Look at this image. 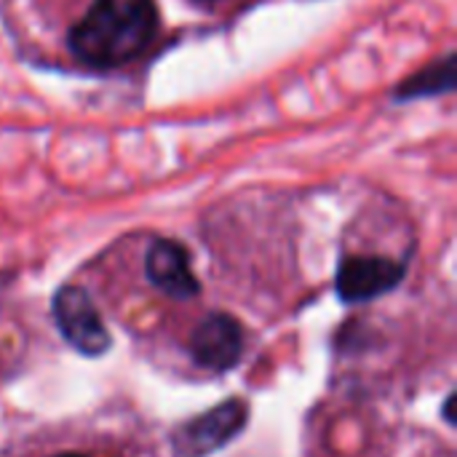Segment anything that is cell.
I'll list each match as a JSON object with an SVG mask.
<instances>
[{
  "instance_id": "1",
  "label": "cell",
  "mask_w": 457,
  "mask_h": 457,
  "mask_svg": "<svg viewBox=\"0 0 457 457\" xmlns=\"http://www.w3.org/2000/svg\"><path fill=\"white\" fill-rule=\"evenodd\" d=\"M155 29L153 0H94L70 29V51L94 67H120L150 46Z\"/></svg>"
},
{
  "instance_id": "2",
  "label": "cell",
  "mask_w": 457,
  "mask_h": 457,
  "mask_svg": "<svg viewBox=\"0 0 457 457\" xmlns=\"http://www.w3.org/2000/svg\"><path fill=\"white\" fill-rule=\"evenodd\" d=\"M54 321L62 337L88 359L104 356L112 345V337L83 287H62L54 295Z\"/></svg>"
},
{
  "instance_id": "3",
  "label": "cell",
  "mask_w": 457,
  "mask_h": 457,
  "mask_svg": "<svg viewBox=\"0 0 457 457\" xmlns=\"http://www.w3.org/2000/svg\"><path fill=\"white\" fill-rule=\"evenodd\" d=\"M249 407L241 399H230L193 420H187L177 431V450L185 457H206L220 447L230 445L246 426Z\"/></svg>"
},
{
  "instance_id": "4",
  "label": "cell",
  "mask_w": 457,
  "mask_h": 457,
  "mask_svg": "<svg viewBox=\"0 0 457 457\" xmlns=\"http://www.w3.org/2000/svg\"><path fill=\"white\" fill-rule=\"evenodd\" d=\"M190 356L209 372H228L244 356V327L228 313H209L190 335Z\"/></svg>"
},
{
  "instance_id": "5",
  "label": "cell",
  "mask_w": 457,
  "mask_h": 457,
  "mask_svg": "<svg viewBox=\"0 0 457 457\" xmlns=\"http://www.w3.org/2000/svg\"><path fill=\"white\" fill-rule=\"evenodd\" d=\"M404 278V265L388 257H345L337 268V295L343 303H367L394 292Z\"/></svg>"
},
{
  "instance_id": "6",
  "label": "cell",
  "mask_w": 457,
  "mask_h": 457,
  "mask_svg": "<svg viewBox=\"0 0 457 457\" xmlns=\"http://www.w3.org/2000/svg\"><path fill=\"white\" fill-rule=\"evenodd\" d=\"M145 273L155 289L174 300H193L201 292V284L190 268V254L182 244L161 238L147 249Z\"/></svg>"
},
{
  "instance_id": "7",
  "label": "cell",
  "mask_w": 457,
  "mask_h": 457,
  "mask_svg": "<svg viewBox=\"0 0 457 457\" xmlns=\"http://www.w3.org/2000/svg\"><path fill=\"white\" fill-rule=\"evenodd\" d=\"M453 83H455V64H453V59H445L439 64H431L420 75L410 78L402 86V96H423V94L450 91Z\"/></svg>"
},
{
  "instance_id": "8",
  "label": "cell",
  "mask_w": 457,
  "mask_h": 457,
  "mask_svg": "<svg viewBox=\"0 0 457 457\" xmlns=\"http://www.w3.org/2000/svg\"><path fill=\"white\" fill-rule=\"evenodd\" d=\"M453 402H455V394H450L447 399H445V420L453 426L455 423V418H453Z\"/></svg>"
},
{
  "instance_id": "9",
  "label": "cell",
  "mask_w": 457,
  "mask_h": 457,
  "mask_svg": "<svg viewBox=\"0 0 457 457\" xmlns=\"http://www.w3.org/2000/svg\"><path fill=\"white\" fill-rule=\"evenodd\" d=\"M193 3H198V5H214L217 0H193Z\"/></svg>"
},
{
  "instance_id": "10",
  "label": "cell",
  "mask_w": 457,
  "mask_h": 457,
  "mask_svg": "<svg viewBox=\"0 0 457 457\" xmlns=\"http://www.w3.org/2000/svg\"><path fill=\"white\" fill-rule=\"evenodd\" d=\"M56 457H83V455H75V453H64V455H56Z\"/></svg>"
}]
</instances>
